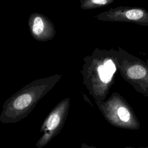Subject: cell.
Here are the masks:
<instances>
[{
    "label": "cell",
    "mask_w": 148,
    "mask_h": 148,
    "mask_svg": "<svg viewBox=\"0 0 148 148\" xmlns=\"http://www.w3.org/2000/svg\"><path fill=\"white\" fill-rule=\"evenodd\" d=\"M83 61V83L90 95L95 101L106 100L117 70L116 51L97 48Z\"/></svg>",
    "instance_id": "cell-1"
},
{
    "label": "cell",
    "mask_w": 148,
    "mask_h": 148,
    "mask_svg": "<svg viewBox=\"0 0 148 148\" xmlns=\"http://www.w3.org/2000/svg\"><path fill=\"white\" fill-rule=\"evenodd\" d=\"M62 77L54 75L31 82L10 97L3 103L0 114L2 123H16L25 118L38 102Z\"/></svg>",
    "instance_id": "cell-2"
},
{
    "label": "cell",
    "mask_w": 148,
    "mask_h": 148,
    "mask_svg": "<svg viewBox=\"0 0 148 148\" xmlns=\"http://www.w3.org/2000/svg\"><path fill=\"white\" fill-rule=\"evenodd\" d=\"M70 102L69 97L62 99L46 116L40 130L42 134L36 143L37 148L46 146L60 132L68 114Z\"/></svg>",
    "instance_id": "cell-3"
},
{
    "label": "cell",
    "mask_w": 148,
    "mask_h": 148,
    "mask_svg": "<svg viewBox=\"0 0 148 148\" xmlns=\"http://www.w3.org/2000/svg\"><path fill=\"white\" fill-rule=\"evenodd\" d=\"M95 17L101 21L130 23L148 26V9L139 7L118 6L101 12Z\"/></svg>",
    "instance_id": "cell-4"
},
{
    "label": "cell",
    "mask_w": 148,
    "mask_h": 148,
    "mask_svg": "<svg viewBox=\"0 0 148 148\" xmlns=\"http://www.w3.org/2000/svg\"><path fill=\"white\" fill-rule=\"evenodd\" d=\"M32 37L39 42L51 40L56 32L53 22L43 14L34 12L30 14L28 21Z\"/></svg>",
    "instance_id": "cell-5"
},
{
    "label": "cell",
    "mask_w": 148,
    "mask_h": 148,
    "mask_svg": "<svg viewBox=\"0 0 148 148\" xmlns=\"http://www.w3.org/2000/svg\"><path fill=\"white\" fill-rule=\"evenodd\" d=\"M114 0H80V8L83 10L94 9L105 7L112 3Z\"/></svg>",
    "instance_id": "cell-6"
},
{
    "label": "cell",
    "mask_w": 148,
    "mask_h": 148,
    "mask_svg": "<svg viewBox=\"0 0 148 148\" xmlns=\"http://www.w3.org/2000/svg\"><path fill=\"white\" fill-rule=\"evenodd\" d=\"M146 74L145 68L140 65H132L128 67L127 70V76L132 79L143 78Z\"/></svg>",
    "instance_id": "cell-7"
},
{
    "label": "cell",
    "mask_w": 148,
    "mask_h": 148,
    "mask_svg": "<svg viewBox=\"0 0 148 148\" xmlns=\"http://www.w3.org/2000/svg\"><path fill=\"white\" fill-rule=\"evenodd\" d=\"M81 147L82 148H97V147H95L94 146H90V145H87V144H86L84 143L82 144Z\"/></svg>",
    "instance_id": "cell-8"
}]
</instances>
